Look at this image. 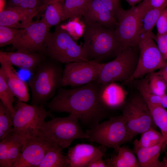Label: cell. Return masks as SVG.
<instances>
[{"instance_id": "5", "label": "cell", "mask_w": 167, "mask_h": 167, "mask_svg": "<svg viewBox=\"0 0 167 167\" xmlns=\"http://www.w3.org/2000/svg\"><path fill=\"white\" fill-rule=\"evenodd\" d=\"M14 108L12 133L24 140L39 136L45 118L52 115L43 105H28L18 100Z\"/></svg>"}, {"instance_id": "43", "label": "cell", "mask_w": 167, "mask_h": 167, "mask_svg": "<svg viewBox=\"0 0 167 167\" xmlns=\"http://www.w3.org/2000/svg\"><path fill=\"white\" fill-rule=\"evenodd\" d=\"M157 72L162 77L167 86V61L165 65Z\"/></svg>"}, {"instance_id": "19", "label": "cell", "mask_w": 167, "mask_h": 167, "mask_svg": "<svg viewBox=\"0 0 167 167\" xmlns=\"http://www.w3.org/2000/svg\"><path fill=\"white\" fill-rule=\"evenodd\" d=\"M0 55L6 58L13 66L32 72L47 57L43 53H28L17 50L11 52L0 51Z\"/></svg>"}, {"instance_id": "3", "label": "cell", "mask_w": 167, "mask_h": 167, "mask_svg": "<svg viewBox=\"0 0 167 167\" xmlns=\"http://www.w3.org/2000/svg\"><path fill=\"white\" fill-rule=\"evenodd\" d=\"M84 22L85 27L83 47L89 60L101 62L112 57H116L125 47L119 41L115 30L96 23Z\"/></svg>"}, {"instance_id": "10", "label": "cell", "mask_w": 167, "mask_h": 167, "mask_svg": "<svg viewBox=\"0 0 167 167\" xmlns=\"http://www.w3.org/2000/svg\"><path fill=\"white\" fill-rule=\"evenodd\" d=\"M142 15L141 3L127 10L122 7L116 14L115 18L118 25L115 31L119 41L124 47L138 45L140 40Z\"/></svg>"}, {"instance_id": "33", "label": "cell", "mask_w": 167, "mask_h": 167, "mask_svg": "<svg viewBox=\"0 0 167 167\" xmlns=\"http://www.w3.org/2000/svg\"><path fill=\"white\" fill-rule=\"evenodd\" d=\"M149 74V87L152 92L161 96L166 94L167 86L162 77L157 72L153 71Z\"/></svg>"}, {"instance_id": "17", "label": "cell", "mask_w": 167, "mask_h": 167, "mask_svg": "<svg viewBox=\"0 0 167 167\" xmlns=\"http://www.w3.org/2000/svg\"><path fill=\"white\" fill-rule=\"evenodd\" d=\"M83 17L84 22L98 24L115 30L118 22L111 11L100 0H88Z\"/></svg>"}, {"instance_id": "9", "label": "cell", "mask_w": 167, "mask_h": 167, "mask_svg": "<svg viewBox=\"0 0 167 167\" xmlns=\"http://www.w3.org/2000/svg\"><path fill=\"white\" fill-rule=\"evenodd\" d=\"M122 111L131 140L136 135L156 126L149 108L140 94L125 103Z\"/></svg>"}, {"instance_id": "34", "label": "cell", "mask_w": 167, "mask_h": 167, "mask_svg": "<svg viewBox=\"0 0 167 167\" xmlns=\"http://www.w3.org/2000/svg\"><path fill=\"white\" fill-rule=\"evenodd\" d=\"M79 18L74 19L61 27L66 30L74 40H77L83 36L85 25Z\"/></svg>"}, {"instance_id": "39", "label": "cell", "mask_w": 167, "mask_h": 167, "mask_svg": "<svg viewBox=\"0 0 167 167\" xmlns=\"http://www.w3.org/2000/svg\"><path fill=\"white\" fill-rule=\"evenodd\" d=\"M153 39L165 58L167 53V34L161 35L157 34L156 36H155Z\"/></svg>"}, {"instance_id": "8", "label": "cell", "mask_w": 167, "mask_h": 167, "mask_svg": "<svg viewBox=\"0 0 167 167\" xmlns=\"http://www.w3.org/2000/svg\"><path fill=\"white\" fill-rule=\"evenodd\" d=\"M139 56L138 45L125 47L113 60L104 63L97 81L103 85L118 81L126 83L135 71Z\"/></svg>"}, {"instance_id": "4", "label": "cell", "mask_w": 167, "mask_h": 167, "mask_svg": "<svg viewBox=\"0 0 167 167\" xmlns=\"http://www.w3.org/2000/svg\"><path fill=\"white\" fill-rule=\"evenodd\" d=\"M39 136L62 150L69 147L75 139H88L89 137L84 131L77 115L74 113L66 117H56L45 122L41 128Z\"/></svg>"}, {"instance_id": "36", "label": "cell", "mask_w": 167, "mask_h": 167, "mask_svg": "<svg viewBox=\"0 0 167 167\" xmlns=\"http://www.w3.org/2000/svg\"><path fill=\"white\" fill-rule=\"evenodd\" d=\"M15 136L11 133L0 141V165L3 162L6 154Z\"/></svg>"}, {"instance_id": "46", "label": "cell", "mask_w": 167, "mask_h": 167, "mask_svg": "<svg viewBox=\"0 0 167 167\" xmlns=\"http://www.w3.org/2000/svg\"><path fill=\"white\" fill-rule=\"evenodd\" d=\"M128 3L131 6H135L137 3L143 0H126Z\"/></svg>"}, {"instance_id": "45", "label": "cell", "mask_w": 167, "mask_h": 167, "mask_svg": "<svg viewBox=\"0 0 167 167\" xmlns=\"http://www.w3.org/2000/svg\"><path fill=\"white\" fill-rule=\"evenodd\" d=\"M161 106L165 108H167V94L162 96Z\"/></svg>"}, {"instance_id": "31", "label": "cell", "mask_w": 167, "mask_h": 167, "mask_svg": "<svg viewBox=\"0 0 167 167\" xmlns=\"http://www.w3.org/2000/svg\"><path fill=\"white\" fill-rule=\"evenodd\" d=\"M137 86L140 94L148 105L161 106L162 96L155 95L151 91L149 87L148 77L139 80Z\"/></svg>"}, {"instance_id": "12", "label": "cell", "mask_w": 167, "mask_h": 167, "mask_svg": "<svg viewBox=\"0 0 167 167\" xmlns=\"http://www.w3.org/2000/svg\"><path fill=\"white\" fill-rule=\"evenodd\" d=\"M49 28L42 19L33 22L20 29L11 44L13 48L24 52L45 54Z\"/></svg>"}, {"instance_id": "40", "label": "cell", "mask_w": 167, "mask_h": 167, "mask_svg": "<svg viewBox=\"0 0 167 167\" xmlns=\"http://www.w3.org/2000/svg\"><path fill=\"white\" fill-rule=\"evenodd\" d=\"M143 15L148 9L167 7V0H144Z\"/></svg>"}, {"instance_id": "28", "label": "cell", "mask_w": 167, "mask_h": 167, "mask_svg": "<svg viewBox=\"0 0 167 167\" xmlns=\"http://www.w3.org/2000/svg\"><path fill=\"white\" fill-rule=\"evenodd\" d=\"M88 0H64L66 19L80 18L84 15Z\"/></svg>"}, {"instance_id": "48", "label": "cell", "mask_w": 167, "mask_h": 167, "mask_svg": "<svg viewBox=\"0 0 167 167\" xmlns=\"http://www.w3.org/2000/svg\"><path fill=\"white\" fill-rule=\"evenodd\" d=\"M165 60H166L167 61V53L166 54L165 56Z\"/></svg>"}, {"instance_id": "44", "label": "cell", "mask_w": 167, "mask_h": 167, "mask_svg": "<svg viewBox=\"0 0 167 167\" xmlns=\"http://www.w3.org/2000/svg\"><path fill=\"white\" fill-rule=\"evenodd\" d=\"M7 6H19L24 0H8Z\"/></svg>"}, {"instance_id": "20", "label": "cell", "mask_w": 167, "mask_h": 167, "mask_svg": "<svg viewBox=\"0 0 167 167\" xmlns=\"http://www.w3.org/2000/svg\"><path fill=\"white\" fill-rule=\"evenodd\" d=\"M126 96L124 89L115 82L104 85L101 93L102 101L110 111L123 106L125 103Z\"/></svg>"}, {"instance_id": "24", "label": "cell", "mask_w": 167, "mask_h": 167, "mask_svg": "<svg viewBox=\"0 0 167 167\" xmlns=\"http://www.w3.org/2000/svg\"><path fill=\"white\" fill-rule=\"evenodd\" d=\"M62 150L51 146L39 167H68L66 156Z\"/></svg>"}, {"instance_id": "50", "label": "cell", "mask_w": 167, "mask_h": 167, "mask_svg": "<svg viewBox=\"0 0 167 167\" xmlns=\"http://www.w3.org/2000/svg\"><path fill=\"white\" fill-rule=\"evenodd\" d=\"M49 0L50 1V2H52V1H54V0Z\"/></svg>"}, {"instance_id": "38", "label": "cell", "mask_w": 167, "mask_h": 167, "mask_svg": "<svg viewBox=\"0 0 167 167\" xmlns=\"http://www.w3.org/2000/svg\"><path fill=\"white\" fill-rule=\"evenodd\" d=\"M50 2L49 0H24L16 6L25 9H33L47 6Z\"/></svg>"}, {"instance_id": "29", "label": "cell", "mask_w": 167, "mask_h": 167, "mask_svg": "<svg viewBox=\"0 0 167 167\" xmlns=\"http://www.w3.org/2000/svg\"><path fill=\"white\" fill-rule=\"evenodd\" d=\"M148 105L154 122L160 130L163 138L166 141L167 140V110L161 106Z\"/></svg>"}, {"instance_id": "21", "label": "cell", "mask_w": 167, "mask_h": 167, "mask_svg": "<svg viewBox=\"0 0 167 167\" xmlns=\"http://www.w3.org/2000/svg\"><path fill=\"white\" fill-rule=\"evenodd\" d=\"M165 142L163 140L153 146L137 151L135 153L137 155L139 167H163V163L160 161L159 157Z\"/></svg>"}, {"instance_id": "30", "label": "cell", "mask_w": 167, "mask_h": 167, "mask_svg": "<svg viewBox=\"0 0 167 167\" xmlns=\"http://www.w3.org/2000/svg\"><path fill=\"white\" fill-rule=\"evenodd\" d=\"M24 140L15 135L10 146L3 163L0 167H11L13 164L18 158L21 152Z\"/></svg>"}, {"instance_id": "15", "label": "cell", "mask_w": 167, "mask_h": 167, "mask_svg": "<svg viewBox=\"0 0 167 167\" xmlns=\"http://www.w3.org/2000/svg\"><path fill=\"white\" fill-rule=\"evenodd\" d=\"M47 6L33 9L7 6L0 12V26L18 29L26 28L33 22V18L44 10Z\"/></svg>"}, {"instance_id": "2", "label": "cell", "mask_w": 167, "mask_h": 167, "mask_svg": "<svg viewBox=\"0 0 167 167\" xmlns=\"http://www.w3.org/2000/svg\"><path fill=\"white\" fill-rule=\"evenodd\" d=\"M63 69L60 62L47 57L32 72L28 82L31 105L44 106L52 98L62 87Z\"/></svg>"}, {"instance_id": "16", "label": "cell", "mask_w": 167, "mask_h": 167, "mask_svg": "<svg viewBox=\"0 0 167 167\" xmlns=\"http://www.w3.org/2000/svg\"><path fill=\"white\" fill-rule=\"evenodd\" d=\"M105 154L100 147L82 143L70 148L66 156L68 167H88L93 160Z\"/></svg>"}, {"instance_id": "7", "label": "cell", "mask_w": 167, "mask_h": 167, "mask_svg": "<svg viewBox=\"0 0 167 167\" xmlns=\"http://www.w3.org/2000/svg\"><path fill=\"white\" fill-rule=\"evenodd\" d=\"M88 139L117 152L124 143L131 140L126 122L122 115L110 117L94 128L86 130Z\"/></svg>"}, {"instance_id": "35", "label": "cell", "mask_w": 167, "mask_h": 167, "mask_svg": "<svg viewBox=\"0 0 167 167\" xmlns=\"http://www.w3.org/2000/svg\"><path fill=\"white\" fill-rule=\"evenodd\" d=\"M20 29L0 26V46L12 44Z\"/></svg>"}, {"instance_id": "18", "label": "cell", "mask_w": 167, "mask_h": 167, "mask_svg": "<svg viewBox=\"0 0 167 167\" xmlns=\"http://www.w3.org/2000/svg\"><path fill=\"white\" fill-rule=\"evenodd\" d=\"M0 68L3 72L7 84L19 101L26 102L29 100L27 83L19 77L13 66L5 58L0 55Z\"/></svg>"}, {"instance_id": "14", "label": "cell", "mask_w": 167, "mask_h": 167, "mask_svg": "<svg viewBox=\"0 0 167 167\" xmlns=\"http://www.w3.org/2000/svg\"><path fill=\"white\" fill-rule=\"evenodd\" d=\"M51 146L41 136L24 140L20 154L11 167H39Z\"/></svg>"}, {"instance_id": "27", "label": "cell", "mask_w": 167, "mask_h": 167, "mask_svg": "<svg viewBox=\"0 0 167 167\" xmlns=\"http://www.w3.org/2000/svg\"><path fill=\"white\" fill-rule=\"evenodd\" d=\"M15 95L8 86L3 72L0 68V99L1 102L9 111L12 118L15 112L13 106Z\"/></svg>"}, {"instance_id": "42", "label": "cell", "mask_w": 167, "mask_h": 167, "mask_svg": "<svg viewBox=\"0 0 167 167\" xmlns=\"http://www.w3.org/2000/svg\"><path fill=\"white\" fill-rule=\"evenodd\" d=\"M103 156H101L96 158L91 162L88 167H108L106 161L103 159Z\"/></svg>"}, {"instance_id": "11", "label": "cell", "mask_w": 167, "mask_h": 167, "mask_svg": "<svg viewBox=\"0 0 167 167\" xmlns=\"http://www.w3.org/2000/svg\"><path fill=\"white\" fill-rule=\"evenodd\" d=\"M154 35H146L141 36L138 45L139 56L136 67L126 83L159 70L166 62L167 61L163 57L153 38Z\"/></svg>"}, {"instance_id": "25", "label": "cell", "mask_w": 167, "mask_h": 167, "mask_svg": "<svg viewBox=\"0 0 167 167\" xmlns=\"http://www.w3.org/2000/svg\"><path fill=\"white\" fill-rule=\"evenodd\" d=\"M163 140L161 134L152 127L141 133L139 139H136L133 142V151L135 152L138 150L151 147L156 145Z\"/></svg>"}, {"instance_id": "49", "label": "cell", "mask_w": 167, "mask_h": 167, "mask_svg": "<svg viewBox=\"0 0 167 167\" xmlns=\"http://www.w3.org/2000/svg\"><path fill=\"white\" fill-rule=\"evenodd\" d=\"M165 143L166 144V146L167 148V140L165 142Z\"/></svg>"}, {"instance_id": "22", "label": "cell", "mask_w": 167, "mask_h": 167, "mask_svg": "<svg viewBox=\"0 0 167 167\" xmlns=\"http://www.w3.org/2000/svg\"><path fill=\"white\" fill-rule=\"evenodd\" d=\"M117 154L106 160L108 167H139L138 161L133 151L128 147H120Z\"/></svg>"}, {"instance_id": "32", "label": "cell", "mask_w": 167, "mask_h": 167, "mask_svg": "<svg viewBox=\"0 0 167 167\" xmlns=\"http://www.w3.org/2000/svg\"><path fill=\"white\" fill-rule=\"evenodd\" d=\"M13 122L8 110L0 101V139L12 133Z\"/></svg>"}, {"instance_id": "6", "label": "cell", "mask_w": 167, "mask_h": 167, "mask_svg": "<svg viewBox=\"0 0 167 167\" xmlns=\"http://www.w3.org/2000/svg\"><path fill=\"white\" fill-rule=\"evenodd\" d=\"M45 54L46 56L65 64L89 60L83 46L79 45L60 26L49 34Z\"/></svg>"}, {"instance_id": "26", "label": "cell", "mask_w": 167, "mask_h": 167, "mask_svg": "<svg viewBox=\"0 0 167 167\" xmlns=\"http://www.w3.org/2000/svg\"><path fill=\"white\" fill-rule=\"evenodd\" d=\"M165 8L150 9L144 13L141 20L140 38L143 35L154 34L152 32V30L159 16Z\"/></svg>"}, {"instance_id": "13", "label": "cell", "mask_w": 167, "mask_h": 167, "mask_svg": "<svg viewBox=\"0 0 167 167\" xmlns=\"http://www.w3.org/2000/svg\"><path fill=\"white\" fill-rule=\"evenodd\" d=\"M104 64L94 60L65 64L62 75V87H79L97 80Z\"/></svg>"}, {"instance_id": "41", "label": "cell", "mask_w": 167, "mask_h": 167, "mask_svg": "<svg viewBox=\"0 0 167 167\" xmlns=\"http://www.w3.org/2000/svg\"><path fill=\"white\" fill-rule=\"evenodd\" d=\"M100 0L115 17L117 12L122 7L121 5L120 0Z\"/></svg>"}, {"instance_id": "47", "label": "cell", "mask_w": 167, "mask_h": 167, "mask_svg": "<svg viewBox=\"0 0 167 167\" xmlns=\"http://www.w3.org/2000/svg\"><path fill=\"white\" fill-rule=\"evenodd\" d=\"M162 161L163 164V167H167V154L164 157Z\"/></svg>"}, {"instance_id": "37", "label": "cell", "mask_w": 167, "mask_h": 167, "mask_svg": "<svg viewBox=\"0 0 167 167\" xmlns=\"http://www.w3.org/2000/svg\"><path fill=\"white\" fill-rule=\"evenodd\" d=\"M156 25L157 30V35L167 34V7L162 11L157 20Z\"/></svg>"}, {"instance_id": "1", "label": "cell", "mask_w": 167, "mask_h": 167, "mask_svg": "<svg viewBox=\"0 0 167 167\" xmlns=\"http://www.w3.org/2000/svg\"><path fill=\"white\" fill-rule=\"evenodd\" d=\"M103 86L97 80L70 89L61 87L45 105L51 113H75L83 128L91 129L109 116L101 98Z\"/></svg>"}, {"instance_id": "23", "label": "cell", "mask_w": 167, "mask_h": 167, "mask_svg": "<svg viewBox=\"0 0 167 167\" xmlns=\"http://www.w3.org/2000/svg\"><path fill=\"white\" fill-rule=\"evenodd\" d=\"M64 4V0H54L46 6L42 19L49 28L66 19Z\"/></svg>"}]
</instances>
